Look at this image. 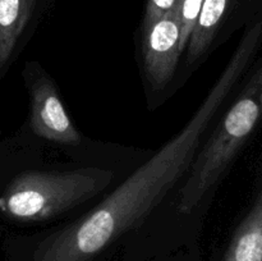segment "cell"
Instances as JSON below:
<instances>
[{
	"mask_svg": "<svg viewBox=\"0 0 262 261\" xmlns=\"http://www.w3.org/2000/svg\"><path fill=\"white\" fill-rule=\"evenodd\" d=\"M261 48L262 18H258L247 28L186 127L89 214L46 238L33 261H91L147 215L191 168L212 120Z\"/></svg>",
	"mask_w": 262,
	"mask_h": 261,
	"instance_id": "6da1fadb",
	"label": "cell"
},
{
	"mask_svg": "<svg viewBox=\"0 0 262 261\" xmlns=\"http://www.w3.org/2000/svg\"><path fill=\"white\" fill-rule=\"evenodd\" d=\"M262 119V58L222 122L197 154L181 191L179 211L189 212L217 183Z\"/></svg>",
	"mask_w": 262,
	"mask_h": 261,
	"instance_id": "7a4b0ae2",
	"label": "cell"
},
{
	"mask_svg": "<svg viewBox=\"0 0 262 261\" xmlns=\"http://www.w3.org/2000/svg\"><path fill=\"white\" fill-rule=\"evenodd\" d=\"M113 174L100 169L68 173L27 171L12 181L0 197V210L13 219L42 222L99 193Z\"/></svg>",
	"mask_w": 262,
	"mask_h": 261,
	"instance_id": "3957f363",
	"label": "cell"
},
{
	"mask_svg": "<svg viewBox=\"0 0 262 261\" xmlns=\"http://www.w3.org/2000/svg\"><path fill=\"white\" fill-rule=\"evenodd\" d=\"M30 95V124L33 133L60 145L77 146L81 143V135L72 123L51 78L38 72L31 79Z\"/></svg>",
	"mask_w": 262,
	"mask_h": 261,
	"instance_id": "277c9868",
	"label": "cell"
},
{
	"mask_svg": "<svg viewBox=\"0 0 262 261\" xmlns=\"http://www.w3.org/2000/svg\"><path fill=\"white\" fill-rule=\"evenodd\" d=\"M143 68L155 89H164L173 78L181 51V22L176 8L156 20L142 42Z\"/></svg>",
	"mask_w": 262,
	"mask_h": 261,
	"instance_id": "5b68a950",
	"label": "cell"
},
{
	"mask_svg": "<svg viewBox=\"0 0 262 261\" xmlns=\"http://www.w3.org/2000/svg\"><path fill=\"white\" fill-rule=\"evenodd\" d=\"M35 4L36 0H0V69L9 64Z\"/></svg>",
	"mask_w": 262,
	"mask_h": 261,
	"instance_id": "8992f818",
	"label": "cell"
},
{
	"mask_svg": "<svg viewBox=\"0 0 262 261\" xmlns=\"http://www.w3.org/2000/svg\"><path fill=\"white\" fill-rule=\"evenodd\" d=\"M230 0H204L196 26L192 31L191 38L187 45L189 63L201 58L214 41L219 31L222 20L227 13Z\"/></svg>",
	"mask_w": 262,
	"mask_h": 261,
	"instance_id": "52a82bcc",
	"label": "cell"
},
{
	"mask_svg": "<svg viewBox=\"0 0 262 261\" xmlns=\"http://www.w3.org/2000/svg\"><path fill=\"white\" fill-rule=\"evenodd\" d=\"M204 0H176L177 13L181 22V51L183 53L191 38L192 31L196 26L200 10Z\"/></svg>",
	"mask_w": 262,
	"mask_h": 261,
	"instance_id": "ba28073f",
	"label": "cell"
},
{
	"mask_svg": "<svg viewBox=\"0 0 262 261\" xmlns=\"http://www.w3.org/2000/svg\"><path fill=\"white\" fill-rule=\"evenodd\" d=\"M176 0H147L145 18L142 23V32H146L156 20L173 9Z\"/></svg>",
	"mask_w": 262,
	"mask_h": 261,
	"instance_id": "9c48e42d",
	"label": "cell"
}]
</instances>
